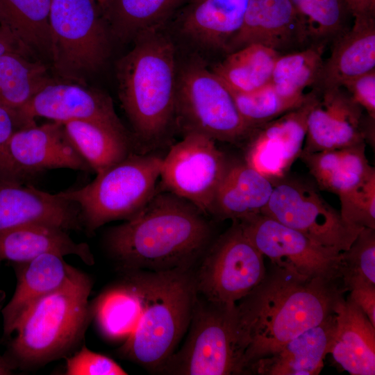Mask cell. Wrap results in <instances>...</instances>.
<instances>
[{"label":"cell","mask_w":375,"mask_h":375,"mask_svg":"<svg viewBox=\"0 0 375 375\" xmlns=\"http://www.w3.org/2000/svg\"><path fill=\"white\" fill-rule=\"evenodd\" d=\"M345 292L341 281L308 278L272 264L258 285L237 302L247 342L246 374L257 361L334 313Z\"/></svg>","instance_id":"cell-1"},{"label":"cell","mask_w":375,"mask_h":375,"mask_svg":"<svg viewBox=\"0 0 375 375\" xmlns=\"http://www.w3.org/2000/svg\"><path fill=\"white\" fill-rule=\"evenodd\" d=\"M205 215L187 200L161 190L132 219L109 229L105 246L121 271L193 268L212 242Z\"/></svg>","instance_id":"cell-2"},{"label":"cell","mask_w":375,"mask_h":375,"mask_svg":"<svg viewBox=\"0 0 375 375\" xmlns=\"http://www.w3.org/2000/svg\"><path fill=\"white\" fill-rule=\"evenodd\" d=\"M91 278L76 269L59 288L38 300L7 341L3 354L14 369H34L80 348L92 319Z\"/></svg>","instance_id":"cell-3"},{"label":"cell","mask_w":375,"mask_h":375,"mask_svg":"<svg viewBox=\"0 0 375 375\" xmlns=\"http://www.w3.org/2000/svg\"><path fill=\"white\" fill-rule=\"evenodd\" d=\"M133 271L141 312L119 352L124 358L158 372L187 333L197 294L194 272L193 268Z\"/></svg>","instance_id":"cell-4"},{"label":"cell","mask_w":375,"mask_h":375,"mask_svg":"<svg viewBox=\"0 0 375 375\" xmlns=\"http://www.w3.org/2000/svg\"><path fill=\"white\" fill-rule=\"evenodd\" d=\"M134 41L133 49L117 65L119 97L139 140L154 146L175 117L174 47L160 30Z\"/></svg>","instance_id":"cell-5"},{"label":"cell","mask_w":375,"mask_h":375,"mask_svg":"<svg viewBox=\"0 0 375 375\" xmlns=\"http://www.w3.org/2000/svg\"><path fill=\"white\" fill-rule=\"evenodd\" d=\"M187 337L158 372L174 375L246 374L247 342L237 303L197 293Z\"/></svg>","instance_id":"cell-6"},{"label":"cell","mask_w":375,"mask_h":375,"mask_svg":"<svg viewBox=\"0 0 375 375\" xmlns=\"http://www.w3.org/2000/svg\"><path fill=\"white\" fill-rule=\"evenodd\" d=\"M162 158L131 153L85 186L58 193L76 203L83 226L92 233L113 220H129L156 192Z\"/></svg>","instance_id":"cell-7"},{"label":"cell","mask_w":375,"mask_h":375,"mask_svg":"<svg viewBox=\"0 0 375 375\" xmlns=\"http://www.w3.org/2000/svg\"><path fill=\"white\" fill-rule=\"evenodd\" d=\"M49 24L51 58L59 76L81 83L104 63L108 36L94 0H51Z\"/></svg>","instance_id":"cell-8"},{"label":"cell","mask_w":375,"mask_h":375,"mask_svg":"<svg viewBox=\"0 0 375 375\" xmlns=\"http://www.w3.org/2000/svg\"><path fill=\"white\" fill-rule=\"evenodd\" d=\"M175 117L185 134L195 132L221 142H246L254 128L240 113L232 94L212 71L188 67L177 80Z\"/></svg>","instance_id":"cell-9"},{"label":"cell","mask_w":375,"mask_h":375,"mask_svg":"<svg viewBox=\"0 0 375 375\" xmlns=\"http://www.w3.org/2000/svg\"><path fill=\"white\" fill-rule=\"evenodd\" d=\"M264 256L238 221L213 242L194 272L196 290L206 299L237 303L263 279Z\"/></svg>","instance_id":"cell-10"},{"label":"cell","mask_w":375,"mask_h":375,"mask_svg":"<svg viewBox=\"0 0 375 375\" xmlns=\"http://www.w3.org/2000/svg\"><path fill=\"white\" fill-rule=\"evenodd\" d=\"M274 183L269 201L261 213L317 244L340 253L348 249L362 230L346 223L340 211L311 183L287 176Z\"/></svg>","instance_id":"cell-11"},{"label":"cell","mask_w":375,"mask_h":375,"mask_svg":"<svg viewBox=\"0 0 375 375\" xmlns=\"http://www.w3.org/2000/svg\"><path fill=\"white\" fill-rule=\"evenodd\" d=\"M228 161L213 139L199 133H185L162 158L161 189L187 200L210 215Z\"/></svg>","instance_id":"cell-12"},{"label":"cell","mask_w":375,"mask_h":375,"mask_svg":"<svg viewBox=\"0 0 375 375\" xmlns=\"http://www.w3.org/2000/svg\"><path fill=\"white\" fill-rule=\"evenodd\" d=\"M238 222L272 265L308 278L341 281V252L324 247L263 213Z\"/></svg>","instance_id":"cell-13"},{"label":"cell","mask_w":375,"mask_h":375,"mask_svg":"<svg viewBox=\"0 0 375 375\" xmlns=\"http://www.w3.org/2000/svg\"><path fill=\"white\" fill-rule=\"evenodd\" d=\"M319 95L312 90L301 106L255 127L244 161L273 182L286 176L303 151L308 115Z\"/></svg>","instance_id":"cell-14"},{"label":"cell","mask_w":375,"mask_h":375,"mask_svg":"<svg viewBox=\"0 0 375 375\" xmlns=\"http://www.w3.org/2000/svg\"><path fill=\"white\" fill-rule=\"evenodd\" d=\"M342 87L326 90L310 110L302 152L340 149L372 140L374 121Z\"/></svg>","instance_id":"cell-15"},{"label":"cell","mask_w":375,"mask_h":375,"mask_svg":"<svg viewBox=\"0 0 375 375\" xmlns=\"http://www.w3.org/2000/svg\"><path fill=\"white\" fill-rule=\"evenodd\" d=\"M7 151L10 174L21 181L47 169H91L68 138L62 122L17 130L8 142Z\"/></svg>","instance_id":"cell-16"},{"label":"cell","mask_w":375,"mask_h":375,"mask_svg":"<svg viewBox=\"0 0 375 375\" xmlns=\"http://www.w3.org/2000/svg\"><path fill=\"white\" fill-rule=\"evenodd\" d=\"M16 111L22 128L36 124L35 117H41L62 123L94 121L125 129L110 97L81 83L52 81Z\"/></svg>","instance_id":"cell-17"},{"label":"cell","mask_w":375,"mask_h":375,"mask_svg":"<svg viewBox=\"0 0 375 375\" xmlns=\"http://www.w3.org/2000/svg\"><path fill=\"white\" fill-rule=\"evenodd\" d=\"M47 224L66 231L80 230V210L58 193L0 176V231L29 224Z\"/></svg>","instance_id":"cell-18"},{"label":"cell","mask_w":375,"mask_h":375,"mask_svg":"<svg viewBox=\"0 0 375 375\" xmlns=\"http://www.w3.org/2000/svg\"><path fill=\"white\" fill-rule=\"evenodd\" d=\"M260 44L281 54L308 47L290 0H249L242 24L226 53Z\"/></svg>","instance_id":"cell-19"},{"label":"cell","mask_w":375,"mask_h":375,"mask_svg":"<svg viewBox=\"0 0 375 375\" xmlns=\"http://www.w3.org/2000/svg\"><path fill=\"white\" fill-rule=\"evenodd\" d=\"M12 264L17 278L16 288L9 302L1 310L3 340L6 341L28 310L41 298L61 287L76 270L63 256L53 253Z\"/></svg>","instance_id":"cell-20"},{"label":"cell","mask_w":375,"mask_h":375,"mask_svg":"<svg viewBox=\"0 0 375 375\" xmlns=\"http://www.w3.org/2000/svg\"><path fill=\"white\" fill-rule=\"evenodd\" d=\"M335 313L328 353L351 375H374L375 326L349 297L337 303Z\"/></svg>","instance_id":"cell-21"},{"label":"cell","mask_w":375,"mask_h":375,"mask_svg":"<svg viewBox=\"0 0 375 375\" xmlns=\"http://www.w3.org/2000/svg\"><path fill=\"white\" fill-rule=\"evenodd\" d=\"M375 69V17L353 19L349 30L331 43L312 90L318 93Z\"/></svg>","instance_id":"cell-22"},{"label":"cell","mask_w":375,"mask_h":375,"mask_svg":"<svg viewBox=\"0 0 375 375\" xmlns=\"http://www.w3.org/2000/svg\"><path fill=\"white\" fill-rule=\"evenodd\" d=\"M274 183L244 161H228L216 191L210 215L220 219L240 221L261 213Z\"/></svg>","instance_id":"cell-23"},{"label":"cell","mask_w":375,"mask_h":375,"mask_svg":"<svg viewBox=\"0 0 375 375\" xmlns=\"http://www.w3.org/2000/svg\"><path fill=\"white\" fill-rule=\"evenodd\" d=\"M335 313L290 340L272 355L257 361L250 374L317 375L333 334Z\"/></svg>","instance_id":"cell-24"},{"label":"cell","mask_w":375,"mask_h":375,"mask_svg":"<svg viewBox=\"0 0 375 375\" xmlns=\"http://www.w3.org/2000/svg\"><path fill=\"white\" fill-rule=\"evenodd\" d=\"M67 231L54 225L38 223L1 231L0 262H25L42 254L53 253L74 255L86 265H93L94 258L89 245L74 242Z\"/></svg>","instance_id":"cell-25"},{"label":"cell","mask_w":375,"mask_h":375,"mask_svg":"<svg viewBox=\"0 0 375 375\" xmlns=\"http://www.w3.org/2000/svg\"><path fill=\"white\" fill-rule=\"evenodd\" d=\"M249 0H192L181 12V29L198 43L226 52L240 30Z\"/></svg>","instance_id":"cell-26"},{"label":"cell","mask_w":375,"mask_h":375,"mask_svg":"<svg viewBox=\"0 0 375 375\" xmlns=\"http://www.w3.org/2000/svg\"><path fill=\"white\" fill-rule=\"evenodd\" d=\"M365 142L340 149L301 152L300 158L320 190L338 197L375 175L365 154Z\"/></svg>","instance_id":"cell-27"},{"label":"cell","mask_w":375,"mask_h":375,"mask_svg":"<svg viewBox=\"0 0 375 375\" xmlns=\"http://www.w3.org/2000/svg\"><path fill=\"white\" fill-rule=\"evenodd\" d=\"M119 279L104 289L91 304L92 318L102 336L125 341L135 329L141 300L133 270L121 271Z\"/></svg>","instance_id":"cell-28"},{"label":"cell","mask_w":375,"mask_h":375,"mask_svg":"<svg viewBox=\"0 0 375 375\" xmlns=\"http://www.w3.org/2000/svg\"><path fill=\"white\" fill-rule=\"evenodd\" d=\"M63 124L68 138L97 174L132 153L126 129L88 120H70Z\"/></svg>","instance_id":"cell-29"},{"label":"cell","mask_w":375,"mask_h":375,"mask_svg":"<svg viewBox=\"0 0 375 375\" xmlns=\"http://www.w3.org/2000/svg\"><path fill=\"white\" fill-rule=\"evenodd\" d=\"M185 1L106 0L101 5L113 33L126 40L159 31Z\"/></svg>","instance_id":"cell-30"},{"label":"cell","mask_w":375,"mask_h":375,"mask_svg":"<svg viewBox=\"0 0 375 375\" xmlns=\"http://www.w3.org/2000/svg\"><path fill=\"white\" fill-rule=\"evenodd\" d=\"M280 53L260 44H250L228 53L211 69L237 92H250L269 83Z\"/></svg>","instance_id":"cell-31"},{"label":"cell","mask_w":375,"mask_h":375,"mask_svg":"<svg viewBox=\"0 0 375 375\" xmlns=\"http://www.w3.org/2000/svg\"><path fill=\"white\" fill-rule=\"evenodd\" d=\"M51 0H0V26L28 51L51 57Z\"/></svg>","instance_id":"cell-32"},{"label":"cell","mask_w":375,"mask_h":375,"mask_svg":"<svg viewBox=\"0 0 375 375\" xmlns=\"http://www.w3.org/2000/svg\"><path fill=\"white\" fill-rule=\"evenodd\" d=\"M52 81L42 63L26 55L8 53L0 56V106L17 110Z\"/></svg>","instance_id":"cell-33"},{"label":"cell","mask_w":375,"mask_h":375,"mask_svg":"<svg viewBox=\"0 0 375 375\" xmlns=\"http://www.w3.org/2000/svg\"><path fill=\"white\" fill-rule=\"evenodd\" d=\"M308 46L326 47L350 28L345 0H290Z\"/></svg>","instance_id":"cell-34"},{"label":"cell","mask_w":375,"mask_h":375,"mask_svg":"<svg viewBox=\"0 0 375 375\" xmlns=\"http://www.w3.org/2000/svg\"><path fill=\"white\" fill-rule=\"evenodd\" d=\"M326 47L310 45L281 54L274 65L270 83L288 97H300L305 88L316 85L322 69Z\"/></svg>","instance_id":"cell-35"},{"label":"cell","mask_w":375,"mask_h":375,"mask_svg":"<svg viewBox=\"0 0 375 375\" xmlns=\"http://www.w3.org/2000/svg\"><path fill=\"white\" fill-rule=\"evenodd\" d=\"M229 90L242 117L253 128L301 106L310 94V92L300 97H285L270 83L250 92Z\"/></svg>","instance_id":"cell-36"},{"label":"cell","mask_w":375,"mask_h":375,"mask_svg":"<svg viewBox=\"0 0 375 375\" xmlns=\"http://www.w3.org/2000/svg\"><path fill=\"white\" fill-rule=\"evenodd\" d=\"M340 278L345 290L375 285V229L362 228L350 247L341 252Z\"/></svg>","instance_id":"cell-37"},{"label":"cell","mask_w":375,"mask_h":375,"mask_svg":"<svg viewBox=\"0 0 375 375\" xmlns=\"http://www.w3.org/2000/svg\"><path fill=\"white\" fill-rule=\"evenodd\" d=\"M339 198L346 223L358 229H375V175Z\"/></svg>","instance_id":"cell-38"},{"label":"cell","mask_w":375,"mask_h":375,"mask_svg":"<svg viewBox=\"0 0 375 375\" xmlns=\"http://www.w3.org/2000/svg\"><path fill=\"white\" fill-rule=\"evenodd\" d=\"M67 375H124L127 372L110 358L95 353L84 344L66 357Z\"/></svg>","instance_id":"cell-39"},{"label":"cell","mask_w":375,"mask_h":375,"mask_svg":"<svg viewBox=\"0 0 375 375\" xmlns=\"http://www.w3.org/2000/svg\"><path fill=\"white\" fill-rule=\"evenodd\" d=\"M342 87L375 119V69L346 81Z\"/></svg>","instance_id":"cell-40"},{"label":"cell","mask_w":375,"mask_h":375,"mask_svg":"<svg viewBox=\"0 0 375 375\" xmlns=\"http://www.w3.org/2000/svg\"><path fill=\"white\" fill-rule=\"evenodd\" d=\"M22 128L17 111L0 106V176H1L14 178L10 171L8 144L12 134Z\"/></svg>","instance_id":"cell-41"},{"label":"cell","mask_w":375,"mask_h":375,"mask_svg":"<svg viewBox=\"0 0 375 375\" xmlns=\"http://www.w3.org/2000/svg\"><path fill=\"white\" fill-rule=\"evenodd\" d=\"M348 296L367 315L375 326V285H362L353 288Z\"/></svg>","instance_id":"cell-42"},{"label":"cell","mask_w":375,"mask_h":375,"mask_svg":"<svg viewBox=\"0 0 375 375\" xmlns=\"http://www.w3.org/2000/svg\"><path fill=\"white\" fill-rule=\"evenodd\" d=\"M30 52L6 29L0 26V56L8 53L26 55Z\"/></svg>","instance_id":"cell-43"},{"label":"cell","mask_w":375,"mask_h":375,"mask_svg":"<svg viewBox=\"0 0 375 375\" xmlns=\"http://www.w3.org/2000/svg\"><path fill=\"white\" fill-rule=\"evenodd\" d=\"M353 19L375 17V0H345Z\"/></svg>","instance_id":"cell-44"},{"label":"cell","mask_w":375,"mask_h":375,"mask_svg":"<svg viewBox=\"0 0 375 375\" xmlns=\"http://www.w3.org/2000/svg\"><path fill=\"white\" fill-rule=\"evenodd\" d=\"M5 299V294L0 291V312L3 308V305ZM14 368L10 364V362L6 359V358L0 353V375H9L12 374Z\"/></svg>","instance_id":"cell-45"},{"label":"cell","mask_w":375,"mask_h":375,"mask_svg":"<svg viewBox=\"0 0 375 375\" xmlns=\"http://www.w3.org/2000/svg\"><path fill=\"white\" fill-rule=\"evenodd\" d=\"M94 1L99 2L100 4H102L106 0H94Z\"/></svg>","instance_id":"cell-46"}]
</instances>
